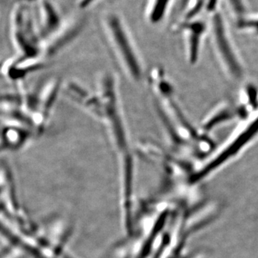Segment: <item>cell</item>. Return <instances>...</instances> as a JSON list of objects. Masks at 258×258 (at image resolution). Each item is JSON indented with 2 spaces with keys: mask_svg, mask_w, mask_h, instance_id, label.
Listing matches in <instances>:
<instances>
[{
  "mask_svg": "<svg viewBox=\"0 0 258 258\" xmlns=\"http://www.w3.org/2000/svg\"><path fill=\"white\" fill-rule=\"evenodd\" d=\"M64 92L76 104L103 125L122 168L133 166L128 129L113 75L110 73L101 75L95 91L71 81L66 85Z\"/></svg>",
  "mask_w": 258,
  "mask_h": 258,
  "instance_id": "cell-1",
  "label": "cell"
},
{
  "mask_svg": "<svg viewBox=\"0 0 258 258\" xmlns=\"http://www.w3.org/2000/svg\"><path fill=\"white\" fill-rule=\"evenodd\" d=\"M148 81L154 95L158 116L171 147L200 154L208 152L213 141L208 134L197 129L185 114L165 71L161 68H154L148 76Z\"/></svg>",
  "mask_w": 258,
  "mask_h": 258,
  "instance_id": "cell-2",
  "label": "cell"
},
{
  "mask_svg": "<svg viewBox=\"0 0 258 258\" xmlns=\"http://www.w3.org/2000/svg\"><path fill=\"white\" fill-rule=\"evenodd\" d=\"M102 25L110 50L122 72L130 81L140 82L144 75L143 60L124 19L117 12H107L102 18Z\"/></svg>",
  "mask_w": 258,
  "mask_h": 258,
  "instance_id": "cell-3",
  "label": "cell"
},
{
  "mask_svg": "<svg viewBox=\"0 0 258 258\" xmlns=\"http://www.w3.org/2000/svg\"><path fill=\"white\" fill-rule=\"evenodd\" d=\"M258 138V112L243 120L233 134L221 147L212 152V155L194 173V181L206 179L222 169L231 161L240 157Z\"/></svg>",
  "mask_w": 258,
  "mask_h": 258,
  "instance_id": "cell-4",
  "label": "cell"
},
{
  "mask_svg": "<svg viewBox=\"0 0 258 258\" xmlns=\"http://www.w3.org/2000/svg\"><path fill=\"white\" fill-rule=\"evenodd\" d=\"M209 34L214 55L226 77L235 81L243 79L245 74L243 59L220 12L212 13Z\"/></svg>",
  "mask_w": 258,
  "mask_h": 258,
  "instance_id": "cell-5",
  "label": "cell"
},
{
  "mask_svg": "<svg viewBox=\"0 0 258 258\" xmlns=\"http://www.w3.org/2000/svg\"><path fill=\"white\" fill-rule=\"evenodd\" d=\"M28 3L18 2L13 8L10 21L12 40L19 57L44 60V40Z\"/></svg>",
  "mask_w": 258,
  "mask_h": 258,
  "instance_id": "cell-6",
  "label": "cell"
},
{
  "mask_svg": "<svg viewBox=\"0 0 258 258\" xmlns=\"http://www.w3.org/2000/svg\"><path fill=\"white\" fill-rule=\"evenodd\" d=\"M180 30L184 37L186 60L190 66H196L201 57L204 40L209 34V24L189 19L180 26Z\"/></svg>",
  "mask_w": 258,
  "mask_h": 258,
  "instance_id": "cell-7",
  "label": "cell"
},
{
  "mask_svg": "<svg viewBox=\"0 0 258 258\" xmlns=\"http://www.w3.org/2000/svg\"><path fill=\"white\" fill-rule=\"evenodd\" d=\"M237 119L239 115L237 106H232L228 102H222L214 107L205 117L200 131L209 135L213 131Z\"/></svg>",
  "mask_w": 258,
  "mask_h": 258,
  "instance_id": "cell-8",
  "label": "cell"
},
{
  "mask_svg": "<svg viewBox=\"0 0 258 258\" xmlns=\"http://www.w3.org/2000/svg\"><path fill=\"white\" fill-rule=\"evenodd\" d=\"M39 28L44 42L50 38L64 23L57 7L50 0H38Z\"/></svg>",
  "mask_w": 258,
  "mask_h": 258,
  "instance_id": "cell-9",
  "label": "cell"
},
{
  "mask_svg": "<svg viewBox=\"0 0 258 258\" xmlns=\"http://www.w3.org/2000/svg\"><path fill=\"white\" fill-rule=\"evenodd\" d=\"M34 136L35 133L28 127L5 120L2 133V149L7 151L18 150L30 142Z\"/></svg>",
  "mask_w": 258,
  "mask_h": 258,
  "instance_id": "cell-10",
  "label": "cell"
},
{
  "mask_svg": "<svg viewBox=\"0 0 258 258\" xmlns=\"http://www.w3.org/2000/svg\"><path fill=\"white\" fill-rule=\"evenodd\" d=\"M45 64V61L42 59L24 58L18 56L5 62L3 72L10 81L18 82L32 73L41 69Z\"/></svg>",
  "mask_w": 258,
  "mask_h": 258,
  "instance_id": "cell-11",
  "label": "cell"
},
{
  "mask_svg": "<svg viewBox=\"0 0 258 258\" xmlns=\"http://www.w3.org/2000/svg\"><path fill=\"white\" fill-rule=\"evenodd\" d=\"M172 0H149L146 16L149 23L157 25L165 18Z\"/></svg>",
  "mask_w": 258,
  "mask_h": 258,
  "instance_id": "cell-12",
  "label": "cell"
},
{
  "mask_svg": "<svg viewBox=\"0 0 258 258\" xmlns=\"http://www.w3.org/2000/svg\"><path fill=\"white\" fill-rule=\"evenodd\" d=\"M237 28L242 31L258 37V14L244 15L237 20Z\"/></svg>",
  "mask_w": 258,
  "mask_h": 258,
  "instance_id": "cell-13",
  "label": "cell"
},
{
  "mask_svg": "<svg viewBox=\"0 0 258 258\" xmlns=\"http://www.w3.org/2000/svg\"><path fill=\"white\" fill-rule=\"evenodd\" d=\"M99 1L100 0H79L78 1V7H79L80 10H87Z\"/></svg>",
  "mask_w": 258,
  "mask_h": 258,
  "instance_id": "cell-14",
  "label": "cell"
},
{
  "mask_svg": "<svg viewBox=\"0 0 258 258\" xmlns=\"http://www.w3.org/2000/svg\"><path fill=\"white\" fill-rule=\"evenodd\" d=\"M33 1H38V0H18V2H25V3H30Z\"/></svg>",
  "mask_w": 258,
  "mask_h": 258,
  "instance_id": "cell-15",
  "label": "cell"
}]
</instances>
